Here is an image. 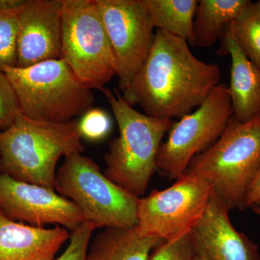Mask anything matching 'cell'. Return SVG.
Returning a JSON list of instances; mask_svg holds the SVG:
<instances>
[{
    "mask_svg": "<svg viewBox=\"0 0 260 260\" xmlns=\"http://www.w3.org/2000/svg\"><path fill=\"white\" fill-rule=\"evenodd\" d=\"M220 78L218 64L200 60L185 41L157 30L144 64L122 97L147 115L180 119L205 102Z\"/></svg>",
    "mask_w": 260,
    "mask_h": 260,
    "instance_id": "cell-1",
    "label": "cell"
},
{
    "mask_svg": "<svg viewBox=\"0 0 260 260\" xmlns=\"http://www.w3.org/2000/svg\"><path fill=\"white\" fill-rule=\"evenodd\" d=\"M82 138L78 120L47 122L20 113L9 128L0 131L3 173L54 190L56 164L61 157L83 153Z\"/></svg>",
    "mask_w": 260,
    "mask_h": 260,
    "instance_id": "cell-2",
    "label": "cell"
},
{
    "mask_svg": "<svg viewBox=\"0 0 260 260\" xmlns=\"http://www.w3.org/2000/svg\"><path fill=\"white\" fill-rule=\"evenodd\" d=\"M110 104L119 135L105 155L106 177L139 198L144 194L156 169V158L164 135L172 126L169 119H158L135 110L119 92H102Z\"/></svg>",
    "mask_w": 260,
    "mask_h": 260,
    "instance_id": "cell-3",
    "label": "cell"
},
{
    "mask_svg": "<svg viewBox=\"0 0 260 260\" xmlns=\"http://www.w3.org/2000/svg\"><path fill=\"white\" fill-rule=\"evenodd\" d=\"M260 169V114L242 122L234 116L210 148L191 160L185 173L211 183L229 210H244L248 188Z\"/></svg>",
    "mask_w": 260,
    "mask_h": 260,
    "instance_id": "cell-4",
    "label": "cell"
},
{
    "mask_svg": "<svg viewBox=\"0 0 260 260\" xmlns=\"http://www.w3.org/2000/svg\"><path fill=\"white\" fill-rule=\"evenodd\" d=\"M22 114L32 120L64 123L92 109V90L78 80L62 59L6 68Z\"/></svg>",
    "mask_w": 260,
    "mask_h": 260,
    "instance_id": "cell-5",
    "label": "cell"
},
{
    "mask_svg": "<svg viewBox=\"0 0 260 260\" xmlns=\"http://www.w3.org/2000/svg\"><path fill=\"white\" fill-rule=\"evenodd\" d=\"M56 173L54 190L74 203L85 221L97 228L134 230L138 198L124 190L82 153L64 158Z\"/></svg>",
    "mask_w": 260,
    "mask_h": 260,
    "instance_id": "cell-6",
    "label": "cell"
},
{
    "mask_svg": "<svg viewBox=\"0 0 260 260\" xmlns=\"http://www.w3.org/2000/svg\"><path fill=\"white\" fill-rule=\"evenodd\" d=\"M61 59L90 90L117 75L112 45L95 0H62Z\"/></svg>",
    "mask_w": 260,
    "mask_h": 260,
    "instance_id": "cell-7",
    "label": "cell"
},
{
    "mask_svg": "<svg viewBox=\"0 0 260 260\" xmlns=\"http://www.w3.org/2000/svg\"><path fill=\"white\" fill-rule=\"evenodd\" d=\"M213 193L206 177L184 173L170 187L138 198L135 232L162 241L180 237L201 218Z\"/></svg>",
    "mask_w": 260,
    "mask_h": 260,
    "instance_id": "cell-8",
    "label": "cell"
},
{
    "mask_svg": "<svg viewBox=\"0 0 260 260\" xmlns=\"http://www.w3.org/2000/svg\"><path fill=\"white\" fill-rule=\"evenodd\" d=\"M232 116L229 88L220 83L196 111L172 124L169 138L159 149L157 170L169 179H179L194 157L220 138Z\"/></svg>",
    "mask_w": 260,
    "mask_h": 260,
    "instance_id": "cell-9",
    "label": "cell"
},
{
    "mask_svg": "<svg viewBox=\"0 0 260 260\" xmlns=\"http://www.w3.org/2000/svg\"><path fill=\"white\" fill-rule=\"evenodd\" d=\"M112 45L119 87L127 90L153 44L154 27L144 0H95Z\"/></svg>",
    "mask_w": 260,
    "mask_h": 260,
    "instance_id": "cell-10",
    "label": "cell"
},
{
    "mask_svg": "<svg viewBox=\"0 0 260 260\" xmlns=\"http://www.w3.org/2000/svg\"><path fill=\"white\" fill-rule=\"evenodd\" d=\"M0 211L10 220L35 227L55 224L74 231L85 223L80 208L49 189L0 174Z\"/></svg>",
    "mask_w": 260,
    "mask_h": 260,
    "instance_id": "cell-11",
    "label": "cell"
},
{
    "mask_svg": "<svg viewBox=\"0 0 260 260\" xmlns=\"http://www.w3.org/2000/svg\"><path fill=\"white\" fill-rule=\"evenodd\" d=\"M18 68L61 59L62 0H26L18 10Z\"/></svg>",
    "mask_w": 260,
    "mask_h": 260,
    "instance_id": "cell-12",
    "label": "cell"
},
{
    "mask_svg": "<svg viewBox=\"0 0 260 260\" xmlns=\"http://www.w3.org/2000/svg\"><path fill=\"white\" fill-rule=\"evenodd\" d=\"M229 210L213 193L205 213L189 231L194 254L205 260H260L257 245L236 230Z\"/></svg>",
    "mask_w": 260,
    "mask_h": 260,
    "instance_id": "cell-13",
    "label": "cell"
},
{
    "mask_svg": "<svg viewBox=\"0 0 260 260\" xmlns=\"http://www.w3.org/2000/svg\"><path fill=\"white\" fill-rule=\"evenodd\" d=\"M69 237L64 228L35 227L0 211V260H54Z\"/></svg>",
    "mask_w": 260,
    "mask_h": 260,
    "instance_id": "cell-14",
    "label": "cell"
},
{
    "mask_svg": "<svg viewBox=\"0 0 260 260\" xmlns=\"http://www.w3.org/2000/svg\"><path fill=\"white\" fill-rule=\"evenodd\" d=\"M221 54L232 59L229 88L233 116L242 122L260 114V68L244 54L229 32L222 38Z\"/></svg>",
    "mask_w": 260,
    "mask_h": 260,
    "instance_id": "cell-15",
    "label": "cell"
},
{
    "mask_svg": "<svg viewBox=\"0 0 260 260\" xmlns=\"http://www.w3.org/2000/svg\"><path fill=\"white\" fill-rule=\"evenodd\" d=\"M162 241L141 237L135 230L107 228L93 239L85 260H148Z\"/></svg>",
    "mask_w": 260,
    "mask_h": 260,
    "instance_id": "cell-16",
    "label": "cell"
},
{
    "mask_svg": "<svg viewBox=\"0 0 260 260\" xmlns=\"http://www.w3.org/2000/svg\"><path fill=\"white\" fill-rule=\"evenodd\" d=\"M249 0H200L194 20V46L210 47L221 39Z\"/></svg>",
    "mask_w": 260,
    "mask_h": 260,
    "instance_id": "cell-17",
    "label": "cell"
},
{
    "mask_svg": "<svg viewBox=\"0 0 260 260\" xmlns=\"http://www.w3.org/2000/svg\"><path fill=\"white\" fill-rule=\"evenodd\" d=\"M154 28L194 46V20L198 0H144Z\"/></svg>",
    "mask_w": 260,
    "mask_h": 260,
    "instance_id": "cell-18",
    "label": "cell"
},
{
    "mask_svg": "<svg viewBox=\"0 0 260 260\" xmlns=\"http://www.w3.org/2000/svg\"><path fill=\"white\" fill-rule=\"evenodd\" d=\"M244 54L260 68V5L251 2L227 29Z\"/></svg>",
    "mask_w": 260,
    "mask_h": 260,
    "instance_id": "cell-19",
    "label": "cell"
},
{
    "mask_svg": "<svg viewBox=\"0 0 260 260\" xmlns=\"http://www.w3.org/2000/svg\"><path fill=\"white\" fill-rule=\"evenodd\" d=\"M18 10H0V72L3 73L18 63Z\"/></svg>",
    "mask_w": 260,
    "mask_h": 260,
    "instance_id": "cell-20",
    "label": "cell"
},
{
    "mask_svg": "<svg viewBox=\"0 0 260 260\" xmlns=\"http://www.w3.org/2000/svg\"><path fill=\"white\" fill-rule=\"evenodd\" d=\"M194 256L188 232L172 240L162 241L154 248L148 260H193Z\"/></svg>",
    "mask_w": 260,
    "mask_h": 260,
    "instance_id": "cell-21",
    "label": "cell"
},
{
    "mask_svg": "<svg viewBox=\"0 0 260 260\" xmlns=\"http://www.w3.org/2000/svg\"><path fill=\"white\" fill-rule=\"evenodd\" d=\"M79 129L82 138L99 141L107 136L112 127V121L107 112L102 109H90L81 116Z\"/></svg>",
    "mask_w": 260,
    "mask_h": 260,
    "instance_id": "cell-22",
    "label": "cell"
},
{
    "mask_svg": "<svg viewBox=\"0 0 260 260\" xmlns=\"http://www.w3.org/2000/svg\"><path fill=\"white\" fill-rule=\"evenodd\" d=\"M20 113L14 89L5 73L0 72V131L9 128Z\"/></svg>",
    "mask_w": 260,
    "mask_h": 260,
    "instance_id": "cell-23",
    "label": "cell"
},
{
    "mask_svg": "<svg viewBox=\"0 0 260 260\" xmlns=\"http://www.w3.org/2000/svg\"><path fill=\"white\" fill-rule=\"evenodd\" d=\"M95 229L93 224L87 221L77 228L70 237L69 245L61 256L54 260H85Z\"/></svg>",
    "mask_w": 260,
    "mask_h": 260,
    "instance_id": "cell-24",
    "label": "cell"
},
{
    "mask_svg": "<svg viewBox=\"0 0 260 260\" xmlns=\"http://www.w3.org/2000/svg\"><path fill=\"white\" fill-rule=\"evenodd\" d=\"M244 206L245 209L260 206V169L246 191Z\"/></svg>",
    "mask_w": 260,
    "mask_h": 260,
    "instance_id": "cell-25",
    "label": "cell"
},
{
    "mask_svg": "<svg viewBox=\"0 0 260 260\" xmlns=\"http://www.w3.org/2000/svg\"><path fill=\"white\" fill-rule=\"evenodd\" d=\"M26 0H0V10H18Z\"/></svg>",
    "mask_w": 260,
    "mask_h": 260,
    "instance_id": "cell-26",
    "label": "cell"
},
{
    "mask_svg": "<svg viewBox=\"0 0 260 260\" xmlns=\"http://www.w3.org/2000/svg\"><path fill=\"white\" fill-rule=\"evenodd\" d=\"M253 211L260 216V206L254 207L252 208Z\"/></svg>",
    "mask_w": 260,
    "mask_h": 260,
    "instance_id": "cell-27",
    "label": "cell"
},
{
    "mask_svg": "<svg viewBox=\"0 0 260 260\" xmlns=\"http://www.w3.org/2000/svg\"><path fill=\"white\" fill-rule=\"evenodd\" d=\"M193 260H205L204 259H203V258L200 257V256L196 255V254H194V259Z\"/></svg>",
    "mask_w": 260,
    "mask_h": 260,
    "instance_id": "cell-28",
    "label": "cell"
},
{
    "mask_svg": "<svg viewBox=\"0 0 260 260\" xmlns=\"http://www.w3.org/2000/svg\"><path fill=\"white\" fill-rule=\"evenodd\" d=\"M2 173H3V168H2L1 157H0V174Z\"/></svg>",
    "mask_w": 260,
    "mask_h": 260,
    "instance_id": "cell-29",
    "label": "cell"
},
{
    "mask_svg": "<svg viewBox=\"0 0 260 260\" xmlns=\"http://www.w3.org/2000/svg\"><path fill=\"white\" fill-rule=\"evenodd\" d=\"M258 3H259V5H260V0H259V1L257 2Z\"/></svg>",
    "mask_w": 260,
    "mask_h": 260,
    "instance_id": "cell-30",
    "label": "cell"
}]
</instances>
